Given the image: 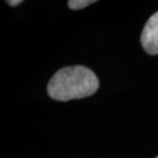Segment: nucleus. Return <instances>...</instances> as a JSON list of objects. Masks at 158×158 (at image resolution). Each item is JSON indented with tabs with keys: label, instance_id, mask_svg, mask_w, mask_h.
<instances>
[{
	"label": "nucleus",
	"instance_id": "nucleus-1",
	"mask_svg": "<svg viewBox=\"0 0 158 158\" xmlns=\"http://www.w3.org/2000/svg\"><path fill=\"white\" fill-rule=\"evenodd\" d=\"M99 88V80L90 69L83 66H71L59 70L47 85L49 97L56 101L67 102L94 94Z\"/></svg>",
	"mask_w": 158,
	"mask_h": 158
},
{
	"label": "nucleus",
	"instance_id": "nucleus-2",
	"mask_svg": "<svg viewBox=\"0 0 158 158\" xmlns=\"http://www.w3.org/2000/svg\"><path fill=\"white\" fill-rule=\"evenodd\" d=\"M141 42L147 53L158 55V11L147 21L141 35Z\"/></svg>",
	"mask_w": 158,
	"mask_h": 158
},
{
	"label": "nucleus",
	"instance_id": "nucleus-3",
	"mask_svg": "<svg viewBox=\"0 0 158 158\" xmlns=\"http://www.w3.org/2000/svg\"><path fill=\"white\" fill-rule=\"evenodd\" d=\"M96 1L94 0H71V1H68V6L70 7L71 9H82L84 7H86L91 3H94Z\"/></svg>",
	"mask_w": 158,
	"mask_h": 158
},
{
	"label": "nucleus",
	"instance_id": "nucleus-4",
	"mask_svg": "<svg viewBox=\"0 0 158 158\" xmlns=\"http://www.w3.org/2000/svg\"><path fill=\"white\" fill-rule=\"evenodd\" d=\"M22 2H23L22 0H14V1H12V0H8V1H6V3L10 6H17L19 4H21Z\"/></svg>",
	"mask_w": 158,
	"mask_h": 158
},
{
	"label": "nucleus",
	"instance_id": "nucleus-5",
	"mask_svg": "<svg viewBox=\"0 0 158 158\" xmlns=\"http://www.w3.org/2000/svg\"><path fill=\"white\" fill-rule=\"evenodd\" d=\"M156 158H158V156H157V157H156Z\"/></svg>",
	"mask_w": 158,
	"mask_h": 158
}]
</instances>
